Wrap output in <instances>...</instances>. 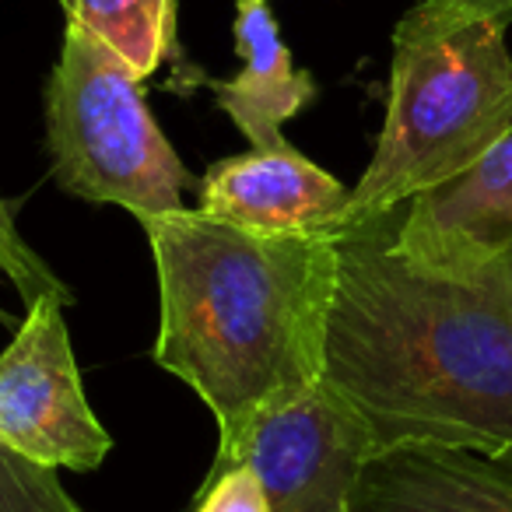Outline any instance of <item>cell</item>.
<instances>
[{"label":"cell","instance_id":"6da1fadb","mask_svg":"<svg viewBox=\"0 0 512 512\" xmlns=\"http://www.w3.org/2000/svg\"><path fill=\"white\" fill-rule=\"evenodd\" d=\"M393 214L337 235L323 383L362 421L369 456L509 453L512 249L470 271H432L393 246Z\"/></svg>","mask_w":512,"mask_h":512},{"label":"cell","instance_id":"7a4b0ae2","mask_svg":"<svg viewBox=\"0 0 512 512\" xmlns=\"http://www.w3.org/2000/svg\"><path fill=\"white\" fill-rule=\"evenodd\" d=\"M158 271L155 362L218 421L225 460L256 418L323 383L337 235H253L200 207L141 221Z\"/></svg>","mask_w":512,"mask_h":512},{"label":"cell","instance_id":"3957f363","mask_svg":"<svg viewBox=\"0 0 512 512\" xmlns=\"http://www.w3.org/2000/svg\"><path fill=\"white\" fill-rule=\"evenodd\" d=\"M512 0H418L393 29L386 120L337 232L477 165L512 134Z\"/></svg>","mask_w":512,"mask_h":512},{"label":"cell","instance_id":"277c9868","mask_svg":"<svg viewBox=\"0 0 512 512\" xmlns=\"http://www.w3.org/2000/svg\"><path fill=\"white\" fill-rule=\"evenodd\" d=\"M46 144L53 179L78 200L137 221L183 207L190 172L151 116L144 78L78 25H67L46 81Z\"/></svg>","mask_w":512,"mask_h":512},{"label":"cell","instance_id":"5b68a950","mask_svg":"<svg viewBox=\"0 0 512 512\" xmlns=\"http://www.w3.org/2000/svg\"><path fill=\"white\" fill-rule=\"evenodd\" d=\"M64 309L53 295L25 306L15 341L0 351V442L53 470H95L113 435L88 404Z\"/></svg>","mask_w":512,"mask_h":512},{"label":"cell","instance_id":"8992f818","mask_svg":"<svg viewBox=\"0 0 512 512\" xmlns=\"http://www.w3.org/2000/svg\"><path fill=\"white\" fill-rule=\"evenodd\" d=\"M369 435L351 407L320 383L302 400L264 411L214 470L246 463L267 498V512H351V495Z\"/></svg>","mask_w":512,"mask_h":512},{"label":"cell","instance_id":"52a82bcc","mask_svg":"<svg viewBox=\"0 0 512 512\" xmlns=\"http://www.w3.org/2000/svg\"><path fill=\"white\" fill-rule=\"evenodd\" d=\"M351 190L288 141L221 158L200 183V211L253 235L337 232Z\"/></svg>","mask_w":512,"mask_h":512},{"label":"cell","instance_id":"ba28073f","mask_svg":"<svg viewBox=\"0 0 512 512\" xmlns=\"http://www.w3.org/2000/svg\"><path fill=\"white\" fill-rule=\"evenodd\" d=\"M393 246L432 271H470L512 249V134L467 172L414 197Z\"/></svg>","mask_w":512,"mask_h":512},{"label":"cell","instance_id":"9c48e42d","mask_svg":"<svg viewBox=\"0 0 512 512\" xmlns=\"http://www.w3.org/2000/svg\"><path fill=\"white\" fill-rule=\"evenodd\" d=\"M351 512H512V449L397 446L369 456Z\"/></svg>","mask_w":512,"mask_h":512},{"label":"cell","instance_id":"30bf717a","mask_svg":"<svg viewBox=\"0 0 512 512\" xmlns=\"http://www.w3.org/2000/svg\"><path fill=\"white\" fill-rule=\"evenodd\" d=\"M235 50L242 67L214 81V99L253 148H274L285 141V123L313 99L316 81L295 67L267 0H235Z\"/></svg>","mask_w":512,"mask_h":512},{"label":"cell","instance_id":"8fae6325","mask_svg":"<svg viewBox=\"0 0 512 512\" xmlns=\"http://www.w3.org/2000/svg\"><path fill=\"white\" fill-rule=\"evenodd\" d=\"M67 25L120 53L137 78H148L176 46V0H60Z\"/></svg>","mask_w":512,"mask_h":512},{"label":"cell","instance_id":"7c38bea8","mask_svg":"<svg viewBox=\"0 0 512 512\" xmlns=\"http://www.w3.org/2000/svg\"><path fill=\"white\" fill-rule=\"evenodd\" d=\"M0 512H88L67 495L53 467L0 442Z\"/></svg>","mask_w":512,"mask_h":512},{"label":"cell","instance_id":"4fadbf2b","mask_svg":"<svg viewBox=\"0 0 512 512\" xmlns=\"http://www.w3.org/2000/svg\"><path fill=\"white\" fill-rule=\"evenodd\" d=\"M0 271L18 288L25 306H32V302L43 299V295H53V299L67 302V306L74 302L71 288H67L64 281L50 271V264H46L43 256L22 239V232H18V225H15V211H11L4 200H0Z\"/></svg>","mask_w":512,"mask_h":512},{"label":"cell","instance_id":"5bb4252c","mask_svg":"<svg viewBox=\"0 0 512 512\" xmlns=\"http://www.w3.org/2000/svg\"><path fill=\"white\" fill-rule=\"evenodd\" d=\"M193 512H267L264 488L246 463L211 470L207 488Z\"/></svg>","mask_w":512,"mask_h":512}]
</instances>
